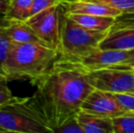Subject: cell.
Instances as JSON below:
<instances>
[{
    "mask_svg": "<svg viewBox=\"0 0 134 133\" xmlns=\"http://www.w3.org/2000/svg\"><path fill=\"white\" fill-rule=\"evenodd\" d=\"M62 5L64 11L67 14H86L101 16H111V18H117L121 15L120 11L115 8L100 3L87 1V0H80L72 3L62 4Z\"/></svg>",
    "mask_w": 134,
    "mask_h": 133,
    "instance_id": "30bf717a",
    "label": "cell"
},
{
    "mask_svg": "<svg viewBox=\"0 0 134 133\" xmlns=\"http://www.w3.org/2000/svg\"><path fill=\"white\" fill-rule=\"evenodd\" d=\"M9 0H0V14H4L7 10Z\"/></svg>",
    "mask_w": 134,
    "mask_h": 133,
    "instance_id": "cb8c5ba5",
    "label": "cell"
},
{
    "mask_svg": "<svg viewBox=\"0 0 134 133\" xmlns=\"http://www.w3.org/2000/svg\"><path fill=\"white\" fill-rule=\"evenodd\" d=\"M122 109L128 114H134V93H112Z\"/></svg>",
    "mask_w": 134,
    "mask_h": 133,
    "instance_id": "ac0fdd59",
    "label": "cell"
},
{
    "mask_svg": "<svg viewBox=\"0 0 134 133\" xmlns=\"http://www.w3.org/2000/svg\"><path fill=\"white\" fill-rule=\"evenodd\" d=\"M133 71H134V69H133Z\"/></svg>",
    "mask_w": 134,
    "mask_h": 133,
    "instance_id": "4316f807",
    "label": "cell"
},
{
    "mask_svg": "<svg viewBox=\"0 0 134 133\" xmlns=\"http://www.w3.org/2000/svg\"><path fill=\"white\" fill-rule=\"evenodd\" d=\"M52 132L43 114L31 98L14 97L0 107V133Z\"/></svg>",
    "mask_w": 134,
    "mask_h": 133,
    "instance_id": "3957f363",
    "label": "cell"
},
{
    "mask_svg": "<svg viewBox=\"0 0 134 133\" xmlns=\"http://www.w3.org/2000/svg\"><path fill=\"white\" fill-rule=\"evenodd\" d=\"M3 80H8V79H7V76H5L4 73L0 72V81H3Z\"/></svg>",
    "mask_w": 134,
    "mask_h": 133,
    "instance_id": "d4e9b609",
    "label": "cell"
},
{
    "mask_svg": "<svg viewBox=\"0 0 134 133\" xmlns=\"http://www.w3.org/2000/svg\"><path fill=\"white\" fill-rule=\"evenodd\" d=\"M114 133H134V114L125 113L112 118Z\"/></svg>",
    "mask_w": 134,
    "mask_h": 133,
    "instance_id": "9a60e30c",
    "label": "cell"
},
{
    "mask_svg": "<svg viewBox=\"0 0 134 133\" xmlns=\"http://www.w3.org/2000/svg\"><path fill=\"white\" fill-rule=\"evenodd\" d=\"M7 81L8 80L0 81V107L10 102L14 98L12 92L7 86Z\"/></svg>",
    "mask_w": 134,
    "mask_h": 133,
    "instance_id": "7402d4cb",
    "label": "cell"
},
{
    "mask_svg": "<svg viewBox=\"0 0 134 133\" xmlns=\"http://www.w3.org/2000/svg\"><path fill=\"white\" fill-rule=\"evenodd\" d=\"M60 0H33L31 8V16L40 12L42 10L54 7V5H60Z\"/></svg>",
    "mask_w": 134,
    "mask_h": 133,
    "instance_id": "44dd1931",
    "label": "cell"
},
{
    "mask_svg": "<svg viewBox=\"0 0 134 133\" xmlns=\"http://www.w3.org/2000/svg\"><path fill=\"white\" fill-rule=\"evenodd\" d=\"M77 119L83 133H114L112 119L80 110Z\"/></svg>",
    "mask_w": 134,
    "mask_h": 133,
    "instance_id": "8fae6325",
    "label": "cell"
},
{
    "mask_svg": "<svg viewBox=\"0 0 134 133\" xmlns=\"http://www.w3.org/2000/svg\"><path fill=\"white\" fill-rule=\"evenodd\" d=\"M66 13V12H65ZM67 14V13H66ZM71 19L87 28L99 31H109L112 27L115 18L111 16H101L86 14H67Z\"/></svg>",
    "mask_w": 134,
    "mask_h": 133,
    "instance_id": "4fadbf2b",
    "label": "cell"
},
{
    "mask_svg": "<svg viewBox=\"0 0 134 133\" xmlns=\"http://www.w3.org/2000/svg\"><path fill=\"white\" fill-rule=\"evenodd\" d=\"M33 0H9L4 19L10 21H27L31 16Z\"/></svg>",
    "mask_w": 134,
    "mask_h": 133,
    "instance_id": "5bb4252c",
    "label": "cell"
},
{
    "mask_svg": "<svg viewBox=\"0 0 134 133\" xmlns=\"http://www.w3.org/2000/svg\"><path fill=\"white\" fill-rule=\"evenodd\" d=\"M58 57V50L46 44L12 41L4 74L8 80L29 79L32 82L46 74Z\"/></svg>",
    "mask_w": 134,
    "mask_h": 133,
    "instance_id": "7a4b0ae2",
    "label": "cell"
},
{
    "mask_svg": "<svg viewBox=\"0 0 134 133\" xmlns=\"http://www.w3.org/2000/svg\"><path fill=\"white\" fill-rule=\"evenodd\" d=\"M63 7V5H62ZM109 31L93 30L80 26L62 9L58 53L64 59H75L99 48V43Z\"/></svg>",
    "mask_w": 134,
    "mask_h": 133,
    "instance_id": "277c9868",
    "label": "cell"
},
{
    "mask_svg": "<svg viewBox=\"0 0 134 133\" xmlns=\"http://www.w3.org/2000/svg\"><path fill=\"white\" fill-rule=\"evenodd\" d=\"M11 39L7 28V25L0 26V72L4 73V67L8 57L9 49H10Z\"/></svg>",
    "mask_w": 134,
    "mask_h": 133,
    "instance_id": "2e32d148",
    "label": "cell"
},
{
    "mask_svg": "<svg viewBox=\"0 0 134 133\" xmlns=\"http://www.w3.org/2000/svg\"><path fill=\"white\" fill-rule=\"evenodd\" d=\"M54 133H83V130L79 124L77 117H73L55 129Z\"/></svg>",
    "mask_w": 134,
    "mask_h": 133,
    "instance_id": "d6986e66",
    "label": "cell"
},
{
    "mask_svg": "<svg viewBox=\"0 0 134 133\" xmlns=\"http://www.w3.org/2000/svg\"><path fill=\"white\" fill-rule=\"evenodd\" d=\"M80 109L110 119L125 114L112 93L96 89L87 96L81 104Z\"/></svg>",
    "mask_w": 134,
    "mask_h": 133,
    "instance_id": "ba28073f",
    "label": "cell"
},
{
    "mask_svg": "<svg viewBox=\"0 0 134 133\" xmlns=\"http://www.w3.org/2000/svg\"><path fill=\"white\" fill-rule=\"evenodd\" d=\"M109 67H115V68H122V69H129V70H133L134 69V49H131L129 51L127 59L123 62L120 64L114 65Z\"/></svg>",
    "mask_w": 134,
    "mask_h": 133,
    "instance_id": "603a6c76",
    "label": "cell"
},
{
    "mask_svg": "<svg viewBox=\"0 0 134 133\" xmlns=\"http://www.w3.org/2000/svg\"><path fill=\"white\" fill-rule=\"evenodd\" d=\"M97 2L120 11L121 14L134 12V0H87Z\"/></svg>",
    "mask_w": 134,
    "mask_h": 133,
    "instance_id": "e0dca14e",
    "label": "cell"
},
{
    "mask_svg": "<svg viewBox=\"0 0 134 133\" xmlns=\"http://www.w3.org/2000/svg\"><path fill=\"white\" fill-rule=\"evenodd\" d=\"M112 27H127V28H134V12L124 13L120 15L115 18V22Z\"/></svg>",
    "mask_w": 134,
    "mask_h": 133,
    "instance_id": "ffe728a7",
    "label": "cell"
},
{
    "mask_svg": "<svg viewBox=\"0 0 134 133\" xmlns=\"http://www.w3.org/2000/svg\"><path fill=\"white\" fill-rule=\"evenodd\" d=\"M99 48L112 50L134 49V28L111 27L99 43Z\"/></svg>",
    "mask_w": 134,
    "mask_h": 133,
    "instance_id": "9c48e42d",
    "label": "cell"
},
{
    "mask_svg": "<svg viewBox=\"0 0 134 133\" xmlns=\"http://www.w3.org/2000/svg\"><path fill=\"white\" fill-rule=\"evenodd\" d=\"M88 78L96 89L109 93H134V71L105 67L88 72Z\"/></svg>",
    "mask_w": 134,
    "mask_h": 133,
    "instance_id": "5b68a950",
    "label": "cell"
},
{
    "mask_svg": "<svg viewBox=\"0 0 134 133\" xmlns=\"http://www.w3.org/2000/svg\"><path fill=\"white\" fill-rule=\"evenodd\" d=\"M130 50H112V49H100L88 52L80 57L75 59H67L76 62L78 65L90 72L92 70L105 68L120 64L127 59Z\"/></svg>",
    "mask_w": 134,
    "mask_h": 133,
    "instance_id": "52a82bcc",
    "label": "cell"
},
{
    "mask_svg": "<svg viewBox=\"0 0 134 133\" xmlns=\"http://www.w3.org/2000/svg\"><path fill=\"white\" fill-rule=\"evenodd\" d=\"M80 1V0H60L61 4H67V3H72V2Z\"/></svg>",
    "mask_w": 134,
    "mask_h": 133,
    "instance_id": "484cf974",
    "label": "cell"
},
{
    "mask_svg": "<svg viewBox=\"0 0 134 133\" xmlns=\"http://www.w3.org/2000/svg\"><path fill=\"white\" fill-rule=\"evenodd\" d=\"M7 28L11 39L14 42L45 44L26 21L7 22Z\"/></svg>",
    "mask_w": 134,
    "mask_h": 133,
    "instance_id": "7c38bea8",
    "label": "cell"
},
{
    "mask_svg": "<svg viewBox=\"0 0 134 133\" xmlns=\"http://www.w3.org/2000/svg\"><path fill=\"white\" fill-rule=\"evenodd\" d=\"M62 9V4L54 5L33 15L26 21L45 44L58 51Z\"/></svg>",
    "mask_w": 134,
    "mask_h": 133,
    "instance_id": "8992f818",
    "label": "cell"
},
{
    "mask_svg": "<svg viewBox=\"0 0 134 133\" xmlns=\"http://www.w3.org/2000/svg\"><path fill=\"white\" fill-rule=\"evenodd\" d=\"M31 83L37 87L31 99L52 133L68 119L76 117L82 102L94 89L88 71L74 61L61 57L46 74Z\"/></svg>",
    "mask_w": 134,
    "mask_h": 133,
    "instance_id": "6da1fadb",
    "label": "cell"
}]
</instances>
